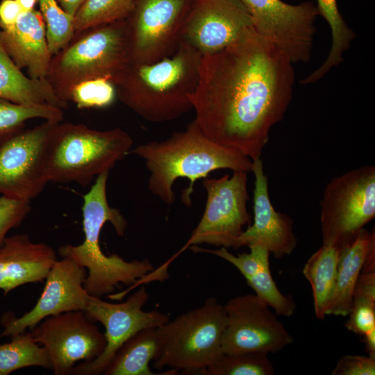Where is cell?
Wrapping results in <instances>:
<instances>
[{"label": "cell", "instance_id": "6da1fadb", "mask_svg": "<svg viewBox=\"0 0 375 375\" xmlns=\"http://www.w3.org/2000/svg\"><path fill=\"white\" fill-rule=\"evenodd\" d=\"M293 64L253 27L224 49L201 56L190 101L202 132L252 160L260 158L270 130L291 102Z\"/></svg>", "mask_w": 375, "mask_h": 375}, {"label": "cell", "instance_id": "7a4b0ae2", "mask_svg": "<svg viewBox=\"0 0 375 375\" xmlns=\"http://www.w3.org/2000/svg\"><path fill=\"white\" fill-rule=\"evenodd\" d=\"M145 161L150 172L148 188L167 206L175 201L173 185L179 178L189 180L181 201L191 206L197 180L217 169L252 172L253 160L240 151L218 144L202 132L195 120L185 130L174 132L163 141L140 144L130 151Z\"/></svg>", "mask_w": 375, "mask_h": 375}, {"label": "cell", "instance_id": "3957f363", "mask_svg": "<svg viewBox=\"0 0 375 375\" xmlns=\"http://www.w3.org/2000/svg\"><path fill=\"white\" fill-rule=\"evenodd\" d=\"M109 172L99 175L92 188L83 197V229L84 241L78 245L66 244L58 251L62 258H69L88 269L84 288L91 296L101 297L112 292L120 283L134 288L140 283L164 280L167 271H154L149 259L126 261L117 254L107 256L99 244L101 231L107 222L117 234L124 236L127 222L119 210L111 208L106 194Z\"/></svg>", "mask_w": 375, "mask_h": 375}, {"label": "cell", "instance_id": "277c9868", "mask_svg": "<svg viewBox=\"0 0 375 375\" xmlns=\"http://www.w3.org/2000/svg\"><path fill=\"white\" fill-rule=\"evenodd\" d=\"M201 56L181 41L172 56L151 64H131L115 85L117 97L151 122H171L192 108Z\"/></svg>", "mask_w": 375, "mask_h": 375}, {"label": "cell", "instance_id": "5b68a950", "mask_svg": "<svg viewBox=\"0 0 375 375\" xmlns=\"http://www.w3.org/2000/svg\"><path fill=\"white\" fill-rule=\"evenodd\" d=\"M132 64L126 20L75 32L52 56L46 79L57 97L67 103L74 85L105 78L116 85Z\"/></svg>", "mask_w": 375, "mask_h": 375}, {"label": "cell", "instance_id": "8992f818", "mask_svg": "<svg viewBox=\"0 0 375 375\" xmlns=\"http://www.w3.org/2000/svg\"><path fill=\"white\" fill-rule=\"evenodd\" d=\"M133 144L132 138L120 128L98 131L81 124L60 122L50 144L49 181L86 186L129 153Z\"/></svg>", "mask_w": 375, "mask_h": 375}, {"label": "cell", "instance_id": "52a82bcc", "mask_svg": "<svg viewBox=\"0 0 375 375\" xmlns=\"http://www.w3.org/2000/svg\"><path fill=\"white\" fill-rule=\"evenodd\" d=\"M226 326L224 306L215 297L158 327L160 351L153 361L157 369L168 367L186 374H201L219 360Z\"/></svg>", "mask_w": 375, "mask_h": 375}, {"label": "cell", "instance_id": "ba28073f", "mask_svg": "<svg viewBox=\"0 0 375 375\" xmlns=\"http://www.w3.org/2000/svg\"><path fill=\"white\" fill-rule=\"evenodd\" d=\"M320 206L322 244L340 251L375 217V167L362 166L333 178Z\"/></svg>", "mask_w": 375, "mask_h": 375}, {"label": "cell", "instance_id": "9c48e42d", "mask_svg": "<svg viewBox=\"0 0 375 375\" xmlns=\"http://www.w3.org/2000/svg\"><path fill=\"white\" fill-rule=\"evenodd\" d=\"M59 122L45 120L0 142V194L31 201L41 193L49 182V152Z\"/></svg>", "mask_w": 375, "mask_h": 375}, {"label": "cell", "instance_id": "30bf717a", "mask_svg": "<svg viewBox=\"0 0 375 375\" xmlns=\"http://www.w3.org/2000/svg\"><path fill=\"white\" fill-rule=\"evenodd\" d=\"M203 185L207 192L205 210L183 249L201 244L236 249L244 227L251 222L247 208V172L235 171L231 177L206 178Z\"/></svg>", "mask_w": 375, "mask_h": 375}, {"label": "cell", "instance_id": "8fae6325", "mask_svg": "<svg viewBox=\"0 0 375 375\" xmlns=\"http://www.w3.org/2000/svg\"><path fill=\"white\" fill-rule=\"evenodd\" d=\"M195 0H135L127 19L132 64H151L174 54Z\"/></svg>", "mask_w": 375, "mask_h": 375}, {"label": "cell", "instance_id": "7c38bea8", "mask_svg": "<svg viewBox=\"0 0 375 375\" xmlns=\"http://www.w3.org/2000/svg\"><path fill=\"white\" fill-rule=\"evenodd\" d=\"M148 299L149 294L144 286L119 303L107 302L101 297L90 295L83 312L92 322L103 325L106 346L99 357L74 367L71 374H103L117 351L129 338L143 329L157 328L169 322V316L157 309L142 310Z\"/></svg>", "mask_w": 375, "mask_h": 375}, {"label": "cell", "instance_id": "4fadbf2b", "mask_svg": "<svg viewBox=\"0 0 375 375\" xmlns=\"http://www.w3.org/2000/svg\"><path fill=\"white\" fill-rule=\"evenodd\" d=\"M242 1L256 31L283 51L292 63H306L310 60L319 15L313 2L292 5L281 0Z\"/></svg>", "mask_w": 375, "mask_h": 375}, {"label": "cell", "instance_id": "5bb4252c", "mask_svg": "<svg viewBox=\"0 0 375 375\" xmlns=\"http://www.w3.org/2000/svg\"><path fill=\"white\" fill-rule=\"evenodd\" d=\"M224 306L226 313L222 342L224 354L277 353L293 342L276 313L257 295L237 296Z\"/></svg>", "mask_w": 375, "mask_h": 375}, {"label": "cell", "instance_id": "9a60e30c", "mask_svg": "<svg viewBox=\"0 0 375 375\" xmlns=\"http://www.w3.org/2000/svg\"><path fill=\"white\" fill-rule=\"evenodd\" d=\"M29 333L47 351L54 375L71 374L75 362L95 360L106 346L104 333L82 310L49 316Z\"/></svg>", "mask_w": 375, "mask_h": 375}, {"label": "cell", "instance_id": "2e32d148", "mask_svg": "<svg viewBox=\"0 0 375 375\" xmlns=\"http://www.w3.org/2000/svg\"><path fill=\"white\" fill-rule=\"evenodd\" d=\"M87 275L85 268L73 260H56L35 306L19 317L11 312L2 315L1 323L4 329L0 338L24 333L28 328L31 330L49 316L73 310L84 311L90 296L83 286Z\"/></svg>", "mask_w": 375, "mask_h": 375}, {"label": "cell", "instance_id": "e0dca14e", "mask_svg": "<svg viewBox=\"0 0 375 375\" xmlns=\"http://www.w3.org/2000/svg\"><path fill=\"white\" fill-rule=\"evenodd\" d=\"M252 27L251 17L242 0H195L181 41L204 56L224 49Z\"/></svg>", "mask_w": 375, "mask_h": 375}, {"label": "cell", "instance_id": "ac0fdd59", "mask_svg": "<svg viewBox=\"0 0 375 375\" xmlns=\"http://www.w3.org/2000/svg\"><path fill=\"white\" fill-rule=\"evenodd\" d=\"M252 172L255 176L253 222L239 237L237 249L259 245L266 248L274 258H281L291 254L297 247L294 221L288 215L276 211L272 206L267 176L260 158L253 160Z\"/></svg>", "mask_w": 375, "mask_h": 375}, {"label": "cell", "instance_id": "d6986e66", "mask_svg": "<svg viewBox=\"0 0 375 375\" xmlns=\"http://www.w3.org/2000/svg\"><path fill=\"white\" fill-rule=\"evenodd\" d=\"M56 261L54 249L33 242L26 234L6 237L0 246V290L6 295L16 288L43 282Z\"/></svg>", "mask_w": 375, "mask_h": 375}, {"label": "cell", "instance_id": "ffe728a7", "mask_svg": "<svg viewBox=\"0 0 375 375\" xmlns=\"http://www.w3.org/2000/svg\"><path fill=\"white\" fill-rule=\"evenodd\" d=\"M0 40L15 64L26 68L29 77L46 79L52 55L40 11L23 12L14 25L0 28Z\"/></svg>", "mask_w": 375, "mask_h": 375}, {"label": "cell", "instance_id": "44dd1931", "mask_svg": "<svg viewBox=\"0 0 375 375\" xmlns=\"http://www.w3.org/2000/svg\"><path fill=\"white\" fill-rule=\"evenodd\" d=\"M194 252H205L218 256L233 265L245 278L255 294L272 308L276 315L289 317L296 309L295 302L290 295L280 292L271 274L269 252L259 245L249 247V253L233 255L226 248L208 249L197 245L189 247Z\"/></svg>", "mask_w": 375, "mask_h": 375}, {"label": "cell", "instance_id": "7402d4cb", "mask_svg": "<svg viewBox=\"0 0 375 375\" xmlns=\"http://www.w3.org/2000/svg\"><path fill=\"white\" fill-rule=\"evenodd\" d=\"M0 98L22 105H50L62 110L67 103L60 100L47 79L24 75L9 56L0 40Z\"/></svg>", "mask_w": 375, "mask_h": 375}, {"label": "cell", "instance_id": "603a6c76", "mask_svg": "<svg viewBox=\"0 0 375 375\" xmlns=\"http://www.w3.org/2000/svg\"><path fill=\"white\" fill-rule=\"evenodd\" d=\"M374 228H362L355 240L340 251L334 290L326 315L346 317L353 303V292L361 273Z\"/></svg>", "mask_w": 375, "mask_h": 375}, {"label": "cell", "instance_id": "cb8c5ba5", "mask_svg": "<svg viewBox=\"0 0 375 375\" xmlns=\"http://www.w3.org/2000/svg\"><path fill=\"white\" fill-rule=\"evenodd\" d=\"M160 346L158 327L143 329L119 348L103 374L154 375L149 363L159 356Z\"/></svg>", "mask_w": 375, "mask_h": 375}, {"label": "cell", "instance_id": "d4e9b609", "mask_svg": "<svg viewBox=\"0 0 375 375\" xmlns=\"http://www.w3.org/2000/svg\"><path fill=\"white\" fill-rule=\"evenodd\" d=\"M340 250L323 245L306 262L303 274L310 283L313 295L315 316L324 319L334 290Z\"/></svg>", "mask_w": 375, "mask_h": 375}, {"label": "cell", "instance_id": "484cf974", "mask_svg": "<svg viewBox=\"0 0 375 375\" xmlns=\"http://www.w3.org/2000/svg\"><path fill=\"white\" fill-rule=\"evenodd\" d=\"M319 15L327 22L331 30L332 44L326 60L317 69L301 81V84L313 83L322 78L332 67L342 60V54L347 51L356 33L348 26L339 11L337 0H317Z\"/></svg>", "mask_w": 375, "mask_h": 375}, {"label": "cell", "instance_id": "4316f807", "mask_svg": "<svg viewBox=\"0 0 375 375\" xmlns=\"http://www.w3.org/2000/svg\"><path fill=\"white\" fill-rule=\"evenodd\" d=\"M11 342L0 344V375L28 367H41L51 369L49 354L44 347L36 343L30 333L11 336Z\"/></svg>", "mask_w": 375, "mask_h": 375}, {"label": "cell", "instance_id": "83f0119b", "mask_svg": "<svg viewBox=\"0 0 375 375\" xmlns=\"http://www.w3.org/2000/svg\"><path fill=\"white\" fill-rule=\"evenodd\" d=\"M64 110L50 105H22L0 98V142L24 128L29 119L61 122Z\"/></svg>", "mask_w": 375, "mask_h": 375}, {"label": "cell", "instance_id": "f1b7e54d", "mask_svg": "<svg viewBox=\"0 0 375 375\" xmlns=\"http://www.w3.org/2000/svg\"><path fill=\"white\" fill-rule=\"evenodd\" d=\"M135 1L85 0L74 16V33L127 19Z\"/></svg>", "mask_w": 375, "mask_h": 375}, {"label": "cell", "instance_id": "f546056e", "mask_svg": "<svg viewBox=\"0 0 375 375\" xmlns=\"http://www.w3.org/2000/svg\"><path fill=\"white\" fill-rule=\"evenodd\" d=\"M275 370L267 354L240 353L224 354L201 375H273Z\"/></svg>", "mask_w": 375, "mask_h": 375}, {"label": "cell", "instance_id": "4dcf8cb0", "mask_svg": "<svg viewBox=\"0 0 375 375\" xmlns=\"http://www.w3.org/2000/svg\"><path fill=\"white\" fill-rule=\"evenodd\" d=\"M46 26L48 47L52 56L63 49L74 34V17L57 0H38Z\"/></svg>", "mask_w": 375, "mask_h": 375}, {"label": "cell", "instance_id": "1f68e13d", "mask_svg": "<svg viewBox=\"0 0 375 375\" xmlns=\"http://www.w3.org/2000/svg\"><path fill=\"white\" fill-rule=\"evenodd\" d=\"M117 97L115 85L105 78L78 83L72 89L69 101L79 109L101 108L112 103Z\"/></svg>", "mask_w": 375, "mask_h": 375}, {"label": "cell", "instance_id": "d6a6232c", "mask_svg": "<svg viewBox=\"0 0 375 375\" xmlns=\"http://www.w3.org/2000/svg\"><path fill=\"white\" fill-rule=\"evenodd\" d=\"M30 201L0 197V246L9 231L18 227L30 212Z\"/></svg>", "mask_w": 375, "mask_h": 375}, {"label": "cell", "instance_id": "836d02e7", "mask_svg": "<svg viewBox=\"0 0 375 375\" xmlns=\"http://www.w3.org/2000/svg\"><path fill=\"white\" fill-rule=\"evenodd\" d=\"M345 327L353 333L363 336L375 328V301L353 299Z\"/></svg>", "mask_w": 375, "mask_h": 375}, {"label": "cell", "instance_id": "e575fe53", "mask_svg": "<svg viewBox=\"0 0 375 375\" xmlns=\"http://www.w3.org/2000/svg\"><path fill=\"white\" fill-rule=\"evenodd\" d=\"M331 374L374 375L375 358L369 356H343L338 360Z\"/></svg>", "mask_w": 375, "mask_h": 375}, {"label": "cell", "instance_id": "d590c367", "mask_svg": "<svg viewBox=\"0 0 375 375\" xmlns=\"http://www.w3.org/2000/svg\"><path fill=\"white\" fill-rule=\"evenodd\" d=\"M353 299L375 301V272H361L353 289Z\"/></svg>", "mask_w": 375, "mask_h": 375}, {"label": "cell", "instance_id": "8d00e7d4", "mask_svg": "<svg viewBox=\"0 0 375 375\" xmlns=\"http://www.w3.org/2000/svg\"><path fill=\"white\" fill-rule=\"evenodd\" d=\"M22 12L16 0H2L0 3V28L14 25Z\"/></svg>", "mask_w": 375, "mask_h": 375}, {"label": "cell", "instance_id": "74e56055", "mask_svg": "<svg viewBox=\"0 0 375 375\" xmlns=\"http://www.w3.org/2000/svg\"><path fill=\"white\" fill-rule=\"evenodd\" d=\"M84 1L85 0H57L62 10L73 17Z\"/></svg>", "mask_w": 375, "mask_h": 375}, {"label": "cell", "instance_id": "f35d334b", "mask_svg": "<svg viewBox=\"0 0 375 375\" xmlns=\"http://www.w3.org/2000/svg\"><path fill=\"white\" fill-rule=\"evenodd\" d=\"M362 337L367 355L375 358V328L369 331Z\"/></svg>", "mask_w": 375, "mask_h": 375}, {"label": "cell", "instance_id": "ab89813d", "mask_svg": "<svg viewBox=\"0 0 375 375\" xmlns=\"http://www.w3.org/2000/svg\"><path fill=\"white\" fill-rule=\"evenodd\" d=\"M23 12L30 11L34 9L38 0H16Z\"/></svg>", "mask_w": 375, "mask_h": 375}]
</instances>
